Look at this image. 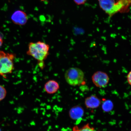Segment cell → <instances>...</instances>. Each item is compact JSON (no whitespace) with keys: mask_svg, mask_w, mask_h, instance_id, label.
<instances>
[{"mask_svg":"<svg viewBox=\"0 0 131 131\" xmlns=\"http://www.w3.org/2000/svg\"><path fill=\"white\" fill-rule=\"evenodd\" d=\"M3 34L0 32V39H3Z\"/></svg>","mask_w":131,"mask_h":131,"instance_id":"2e32d148","label":"cell"},{"mask_svg":"<svg viewBox=\"0 0 131 131\" xmlns=\"http://www.w3.org/2000/svg\"><path fill=\"white\" fill-rule=\"evenodd\" d=\"M15 54L6 53L0 51V76L5 77L6 75L12 73L14 68Z\"/></svg>","mask_w":131,"mask_h":131,"instance_id":"7a4b0ae2","label":"cell"},{"mask_svg":"<svg viewBox=\"0 0 131 131\" xmlns=\"http://www.w3.org/2000/svg\"><path fill=\"white\" fill-rule=\"evenodd\" d=\"M3 40L2 39H0V47L2 46L3 43Z\"/></svg>","mask_w":131,"mask_h":131,"instance_id":"9a60e30c","label":"cell"},{"mask_svg":"<svg viewBox=\"0 0 131 131\" xmlns=\"http://www.w3.org/2000/svg\"><path fill=\"white\" fill-rule=\"evenodd\" d=\"M93 82L97 87L104 88L109 83V78L107 73L104 72L97 71L92 77Z\"/></svg>","mask_w":131,"mask_h":131,"instance_id":"277c9868","label":"cell"},{"mask_svg":"<svg viewBox=\"0 0 131 131\" xmlns=\"http://www.w3.org/2000/svg\"><path fill=\"white\" fill-rule=\"evenodd\" d=\"M64 78L67 82L70 85L76 86L83 83L84 74L80 69L73 67L69 68L66 70Z\"/></svg>","mask_w":131,"mask_h":131,"instance_id":"3957f363","label":"cell"},{"mask_svg":"<svg viewBox=\"0 0 131 131\" xmlns=\"http://www.w3.org/2000/svg\"><path fill=\"white\" fill-rule=\"evenodd\" d=\"M72 131H96L94 127L90 126L89 124H87L81 127L75 126L73 128Z\"/></svg>","mask_w":131,"mask_h":131,"instance_id":"30bf717a","label":"cell"},{"mask_svg":"<svg viewBox=\"0 0 131 131\" xmlns=\"http://www.w3.org/2000/svg\"><path fill=\"white\" fill-rule=\"evenodd\" d=\"M50 48V46L45 42L41 41L31 42L29 44L27 54L37 60L40 68H42L44 61L49 55Z\"/></svg>","mask_w":131,"mask_h":131,"instance_id":"6da1fadb","label":"cell"},{"mask_svg":"<svg viewBox=\"0 0 131 131\" xmlns=\"http://www.w3.org/2000/svg\"><path fill=\"white\" fill-rule=\"evenodd\" d=\"M85 103L87 108L94 109L99 106L101 101L97 96L92 95L86 98Z\"/></svg>","mask_w":131,"mask_h":131,"instance_id":"ba28073f","label":"cell"},{"mask_svg":"<svg viewBox=\"0 0 131 131\" xmlns=\"http://www.w3.org/2000/svg\"><path fill=\"white\" fill-rule=\"evenodd\" d=\"M100 7L110 16H112L115 4V0H98Z\"/></svg>","mask_w":131,"mask_h":131,"instance_id":"8992f818","label":"cell"},{"mask_svg":"<svg viewBox=\"0 0 131 131\" xmlns=\"http://www.w3.org/2000/svg\"><path fill=\"white\" fill-rule=\"evenodd\" d=\"M84 111L82 108L79 106L73 107L70 110L69 112L70 116L73 119H79L82 117Z\"/></svg>","mask_w":131,"mask_h":131,"instance_id":"9c48e42d","label":"cell"},{"mask_svg":"<svg viewBox=\"0 0 131 131\" xmlns=\"http://www.w3.org/2000/svg\"><path fill=\"white\" fill-rule=\"evenodd\" d=\"M6 90L2 86L0 85V101L2 100L5 97L6 95Z\"/></svg>","mask_w":131,"mask_h":131,"instance_id":"7c38bea8","label":"cell"},{"mask_svg":"<svg viewBox=\"0 0 131 131\" xmlns=\"http://www.w3.org/2000/svg\"><path fill=\"white\" fill-rule=\"evenodd\" d=\"M110 101L107 100L104 101L102 105V109L106 112H108L112 109L113 105Z\"/></svg>","mask_w":131,"mask_h":131,"instance_id":"8fae6325","label":"cell"},{"mask_svg":"<svg viewBox=\"0 0 131 131\" xmlns=\"http://www.w3.org/2000/svg\"><path fill=\"white\" fill-rule=\"evenodd\" d=\"M11 19L14 24L22 26L27 23L28 17L25 12L21 10L15 11L11 17Z\"/></svg>","mask_w":131,"mask_h":131,"instance_id":"5b68a950","label":"cell"},{"mask_svg":"<svg viewBox=\"0 0 131 131\" xmlns=\"http://www.w3.org/2000/svg\"><path fill=\"white\" fill-rule=\"evenodd\" d=\"M40 1H45V0H40Z\"/></svg>","mask_w":131,"mask_h":131,"instance_id":"e0dca14e","label":"cell"},{"mask_svg":"<svg viewBox=\"0 0 131 131\" xmlns=\"http://www.w3.org/2000/svg\"></svg>","mask_w":131,"mask_h":131,"instance_id":"d6986e66","label":"cell"},{"mask_svg":"<svg viewBox=\"0 0 131 131\" xmlns=\"http://www.w3.org/2000/svg\"><path fill=\"white\" fill-rule=\"evenodd\" d=\"M75 4L78 5L84 4L87 0H73Z\"/></svg>","mask_w":131,"mask_h":131,"instance_id":"4fadbf2b","label":"cell"},{"mask_svg":"<svg viewBox=\"0 0 131 131\" xmlns=\"http://www.w3.org/2000/svg\"><path fill=\"white\" fill-rule=\"evenodd\" d=\"M127 78L128 82L131 86V71L129 72L127 74Z\"/></svg>","mask_w":131,"mask_h":131,"instance_id":"5bb4252c","label":"cell"},{"mask_svg":"<svg viewBox=\"0 0 131 131\" xmlns=\"http://www.w3.org/2000/svg\"><path fill=\"white\" fill-rule=\"evenodd\" d=\"M60 85L56 81L50 80L45 83L44 86V89L47 94H55L60 89Z\"/></svg>","mask_w":131,"mask_h":131,"instance_id":"52a82bcc","label":"cell"},{"mask_svg":"<svg viewBox=\"0 0 131 131\" xmlns=\"http://www.w3.org/2000/svg\"><path fill=\"white\" fill-rule=\"evenodd\" d=\"M0 131H1V130H0Z\"/></svg>","mask_w":131,"mask_h":131,"instance_id":"ac0fdd59","label":"cell"}]
</instances>
